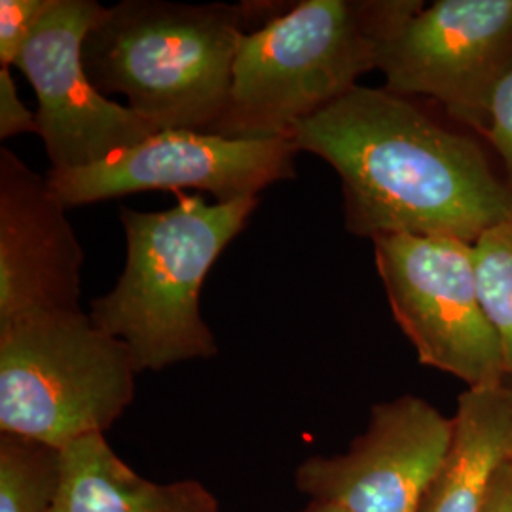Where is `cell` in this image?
I'll return each instance as SVG.
<instances>
[{"mask_svg":"<svg viewBox=\"0 0 512 512\" xmlns=\"http://www.w3.org/2000/svg\"><path fill=\"white\" fill-rule=\"evenodd\" d=\"M258 198L207 203L177 192V203L158 213L120 209L126 266L114 289L92 300L99 329L122 340L137 372L219 353L200 310L205 277L247 226Z\"/></svg>","mask_w":512,"mask_h":512,"instance_id":"277c9868","label":"cell"},{"mask_svg":"<svg viewBox=\"0 0 512 512\" xmlns=\"http://www.w3.org/2000/svg\"><path fill=\"white\" fill-rule=\"evenodd\" d=\"M512 459V382L461 393L448 456L420 512H482L499 467Z\"/></svg>","mask_w":512,"mask_h":512,"instance_id":"4fadbf2b","label":"cell"},{"mask_svg":"<svg viewBox=\"0 0 512 512\" xmlns=\"http://www.w3.org/2000/svg\"><path fill=\"white\" fill-rule=\"evenodd\" d=\"M293 4L124 0L88 33L84 69L99 92L124 95L156 133H207L226 109L243 38Z\"/></svg>","mask_w":512,"mask_h":512,"instance_id":"7a4b0ae2","label":"cell"},{"mask_svg":"<svg viewBox=\"0 0 512 512\" xmlns=\"http://www.w3.org/2000/svg\"><path fill=\"white\" fill-rule=\"evenodd\" d=\"M54 512H220L200 480L154 482L137 475L103 433L61 448V486Z\"/></svg>","mask_w":512,"mask_h":512,"instance_id":"7c38bea8","label":"cell"},{"mask_svg":"<svg viewBox=\"0 0 512 512\" xmlns=\"http://www.w3.org/2000/svg\"><path fill=\"white\" fill-rule=\"evenodd\" d=\"M300 512H349L348 509L334 505V503H327V501H315L311 499L310 503Z\"/></svg>","mask_w":512,"mask_h":512,"instance_id":"ffe728a7","label":"cell"},{"mask_svg":"<svg viewBox=\"0 0 512 512\" xmlns=\"http://www.w3.org/2000/svg\"><path fill=\"white\" fill-rule=\"evenodd\" d=\"M421 0H300L243 38L226 109L207 133L291 139L313 114L380 69L389 42Z\"/></svg>","mask_w":512,"mask_h":512,"instance_id":"3957f363","label":"cell"},{"mask_svg":"<svg viewBox=\"0 0 512 512\" xmlns=\"http://www.w3.org/2000/svg\"><path fill=\"white\" fill-rule=\"evenodd\" d=\"M512 69V0H437L389 42L384 88L427 99L484 139L495 90Z\"/></svg>","mask_w":512,"mask_h":512,"instance_id":"52a82bcc","label":"cell"},{"mask_svg":"<svg viewBox=\"0 0 512 512\" xmlns=\"http://www.w3.org/2000/svg\"><path fill=\"white\" fill-rule=\"evenodd\" d=\"M59 486V448L0 433V512H54Z\"/></svg>","mask_w":512,"mask_h":512,"instance_id":"5bb4252c","label":"cell"},{"mask_svg":"<svg viewBox=\"0 0 512 512\" xmlns=\"http://www.w3.org/2000/svg\"><path fill=\"white\" fill-rule=\"evenodd\" d=\"M372 247L391 313L421 365L467 389L505 384L509 372L478 293L473 243L387 236Z\"/></svg>","mask_w":512,"mask_h":512,"instance_id":"8992f818","label":"cell"},{"mask_svg":"<svg viewBox=\"0 0 512 512\" xmlns=\"http://www.w3.org/2000/svg\"><path fill=\"white\" fill-rule=\"evenodd\" d=\"M84 249L55 196L38 175L8 150H0V323L78 310Z\"/></svg>","mask_w":512,"mask_h":512,"instance_id":"8fae6325","label":"cell"},{"mask_svg":"<svg viewBox=\"0 0 512 512\" xmlns=\"http://www.w3.org/2000/svg\"><path fill=\"white\" fill-rule=\"evenodd\" d=\"M484 141L499 158L503 177L512 188V69L495 90Z\"/></svg>","mask_w":512,"mask_h":512,"instance_id":"e0dca14e","label":"cell"},{"mask_svg":"<svg viewBox=\"0 0 512 512\" xmlns=\"http://www.w3.org/2000/svg\"><path fill=\"white\" fill-rule=\"evenodd\" d=\"M55 0H0V67H14L19 52Z\"/></svg>","mask_w":512,"mask_h":512,"instance_id":"2e32d148","label":"cell"},{"mask_svg":"<svg viewBox=\"0 0 512 512\" xmlns=\"http://www.w3.org/2000/svg\"><path fill=\"white\" fill-rule=\"evenodd\" d=\"M300 150L287 137L232 139L205 131H160L103 164L46 175L69 207L154 190H202L220 203L258 194L296 177Z\"/></svg>","mask_w":512,"mask_h":512,"instance_id":"ba28073f","label":"cell"},{"mask_svg":"<svg viewBox=\"0 0 512 512\" xmlns=\"http://www.w3.org/2000/svg\"><path fill=\"white\" fill-rule=\"evenodd\" d=\"M482 512H512V459L505 461L495 473Z\"/></svg>","mask_w":512,"mask_h":512,"instance_id":"d6986e66","label":"cell"},{"mask_svg":"<svg viewBox=\"0 0 512 512\" xmlns=\"http://www.w3.org/2000/svg\"><path fill=\"white\" fill-rule=\"evenodd\" d=\"M509 380H511V382H512V376H509Z\"/></svg>","mask_w":512,"mask_h":512,"instance_id":"44dd1931","label":"cell"},{"mask_svg":"<svg viewBox=\"0 0 512 512\" xmlns=\"http://www.w3.org/2000/svg\"><path fill=\"white\" fill-rule=\"evenodd\" d=\"M452 439L454 418L425 399L403 395L370 408L365 433L346 454L302 461L294 486L349 512H420Z\"/></svg>","mask_w":512,"mask_h":512,"instance_id":"30bf717a","label":"cell"},{"mask_svg":"<svg viewBox=\"0 0 512 512\" xmlns=\"http://www.w3.org/2000/svg\"><path fill=\"white\" fill-rule=\"evenodd\" d=\"M21 133H37V112H31L19 99L10 69L0 67V139L6 141Z\"/></svg>","mask_w":512,"mask_h":512,"instance_id":"ac0fdd59","label":"cell"},{"mask_svg":"<svg viewBox=\"0 0 512 512\" xmlns=\"http://www.w3.org/2000/svg\"><path fill=\"white\" fill-rule=\"evenodd\" d=\"M105 8L95 0H55L14 63L37 93V135L54 171L103 164L156 133L99 92L84 69V40Z\"/></svg>","mask_w":512,"mask_h":512,"instance_id":"9c48e42d","label":"cell"},{"mask_svg":"<svg viewBox=\"0 0 512 512\" xmlns=\"http://www.w3.org/2000/svg\"><path fill=\"white\" fill-rule=\"evenodd\" d=\"M291 141L338 173L344 226L357 238L475 243L512 220L511 184L488 150L421 99L359 84L304 120Z\"/></svg>","mask_w":512,"mask_h":512,"instance_id":"6da1fadb","label":"cell"},{"mask_svg":"<svg viewBox=\"0 0 512 512\" xmlns=\"http://www.w3.org/2000/svg\"><path fill=\"white\" fill-rule=\"evenodd\" d=\"M473 256L480 300L512 376V220L495 224L476 239Z\"/></svg>","mask_w":512,"mask_h":512,"instance_id":"9a60e30c","label":"cell"},{"mask_svg":"<svg viewBox=\"0 0 512 512\" xmlns=\"http://www.w3.org/2000/svg\"><path fill=\"white\" fill-rule=\"evenodd\" d=\"M126 344L80 310L0 323V433L65 448L107 433L135 397Z\"/></svg>","mask_w":512,"mask_h":512,"instance_id":"5b68a950","label":"cell"}]
</instances>
